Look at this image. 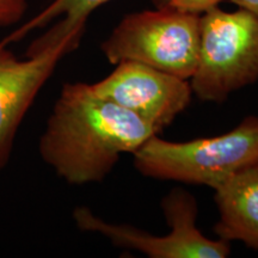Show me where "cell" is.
I'll use <instances>...</instances> for the list:
<instances>
[{
	"label": "cell",
	"instance_id": "ba28073f",
	"mask_svg": "<svg viewBox=\"0 0 258 258\" xmlns=\"http://www.w3.org/2000/svg\"><path fill=\"white\" fill-rule=\"evenodd\" d=\"M214 191L218 237L228 243L243 241L258 250V164L235 173Z\"/></svg>",
	"mask_w": 258,
	"mask_h": 258
},
{
	"label": "cell",
	"instance_id": "277c9868",
	"mask_svg": "<svg viewBox=\"0 0 258 258\" xmlns=\"http://www.w3.org/2000/svg\"><path fill=\"white\" fill-rule=\"evenodd\" d=\"M200 21L201 15L166 4L134 12L116 25L102 51L112 64L132 61L189 80L199 60Z\"/></svg>",
	"mask_w": 258,
	"mask_h": 258
},
{
	"label": "cell",
	"instance_id": "7c38bea8",
	"mask_svg": "<svg viewBox=\"0 0 258 258\" xmlns=\"http://www.w3.org/2000/svg\"><path fill=\"white\" fill-rule=\"evenodd\" d=\"M238 8L249 10L258 16V0H231Z\"/></svg>",
	"mask_w": 258,
	"mask_h": 258
},
{
	"label": "cell",
	"instance_id": "8992f818",
	"mask_svg": "<svg viewBox=\"0 0 258 258\" xmlns=\"http://www.w3.org/2000/svg\"><path fill=\"white\" fill-rule=\"evenodd\" d=\"M83 35L53 40L42 35L18 59L0 41V170L11 158L16 134L35 98L60 60L78 47Z\"/></svg>",
	"mask_w": 258,
	"mask_h": 258
},
{
	"label": "cell",
	"instance_id": "6da1fadb",
	"mask_svg": "<svg viewBox=\"0 0 258 258\" xmlns=\"http://www.w3.org/2000/svg\"><path fill=\"white\" fill-rule=\"evenodd\" d=\"M157 129L97 93L92 84H63L40 138L38 152L73 185L102 182L124 153L133 154Z\"/></svg>",
	"mask_w": 258,
	"mask_h": 258
},
{
	"label": "cell",
	"instance_id": "52a82bcc",
	"mask_svg": "<svg viewBox=\"0 0 258 258\" xmlns=\"http://www.w3.org/2000/svg\"><path fill=\"white\" fill-rule=\"evenodd\" d=\"M97 93L138 115L158 133L188 108L192 90L188 79L125 61L104 79L92 84Z\"/></svg>",
	"mask_w": 258,
	"mask_h": 258
},
{
	"label": "cell",
	"instance_id": "5b68a950",
	"mask_svg": "<svg viewBox=\"0 0 258 258\" xmlns=\"http://www.w3.org/2000/svg\"><path fill=\"white\" fill-rule=\"evenodd\" d=\"M161 209L171 228L161 237L128 225L111 224L88 207H77L73 219L82 231L99 233L116 246L140 251L151 258H225L231 253L228 241L209 239L199 230L198 203L190 192L171 190L161 201Z\"/></svg>",
	"mask_w": 258,
	"mask_h": 258
},
{
	"label": "cell",
	"instance_id": "8fae6325",
	"mask_svg": "<svg viewBox=\"0 0 258 258\" xmlns=\"http://www.w3.org/2000/svg\"><path fill=\"white\" fill-rule=\"evenodd\" d=\"M222 0H167L166 5L191 14L202 15L208 10L217 8Z\"/></svg>",
	"mask_w": 258,
	"mask_h": 258
},
{
	"label": "cell",
	"instance_id": "30bf717a",
	"mask_svg": "<svg viewBox=\"0 0 258 258\" xmlns=\"http://www.w3.org/2000/svg\"><path fill=\"white\" fill-rule=\"evenodd\" d=\"M27 8L28 0H0V29L19 23Z\"/></svg>",
	"mask_w": 258,
	"mask_h": 258
},
{
	"label": "cell",
	"instance_id": "7a4b0ae2",
	"mask_svg": "<svg viewBox=\"0 0 258 258\" xmlns=\"http://www.w3.org/2000/svg\"><path fill=\"white\" fill-rule=\"evenodd\" d=\"M134 166L150 178L217 189L258 164V116H247L227 133L172 143L153 135L133 153Z\"/></svg>",
	"mask_w": 258,
	"mask_h": 258
},
{
	"label": "cell",
	"instance_id": "9c48e42d",
	"mask_svg": "<svg viewBox=\"0 0 258 258\" xmlns=\"http://www.w3.org/2000/svg\"><path fill=\"white\" fill-rule=\"evenodd\" d=\"M108 2L109 0H53L40 14L34 16L30 21L16 29L9 36L2 40V42L9 46L10 43L22 40L29 32L46 27L55 19L60 21L48 30L53 36L63 38L74 34L83 35L90 15L97 8ZM163 2L167 3V0Z\"/></svg>",
	"mask_w": 258,
	"mask_h": 258
},
{
	"label": "cell",
	"instance_id": "3957f363",
	"mask_svg": "<svg viewBox=\"0 0 258 258\" xmlns=\"http://www.w3.org/2000/svg\"><path fill=\"white\" fill-rule=\"evenodd\" d=\"M258 80V16L211 9L201 15L196 70L189 79L200 101L222 103Z\"/></svg>",
	"mask_w": 258,
	"mask_h": 258
}]
</instances>
